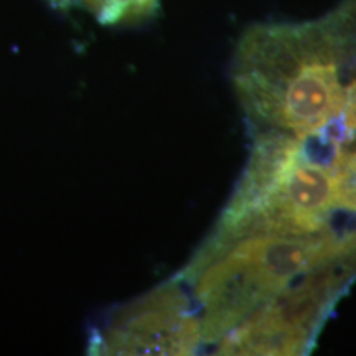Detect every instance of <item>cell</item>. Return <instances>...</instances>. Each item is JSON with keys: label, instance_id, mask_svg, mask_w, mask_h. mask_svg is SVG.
Returning a JSON list of instances; mask_svg holds the SVG:
<instances>
[{"label": "cell", "instance_id": "cell-1", "mask_svg": "<svg viewBox=\"0 0 356 356\" xmlns=\"http://www.w3.org/2000/svg\"><path fill=\"white\" fill-rule=\"evenodd\" d=\"M346 25L337 8L302 24H262L243 35L233 84L257 131L274 129L304 140L341 113Z\"/></svg>", "mask_w": 356, "mask_h": 356}, {"label": "cell", "instance_id": "cell-2", "mask_svg": "<svg viewBox=\"0 0 356 356\" xmlns=\"http://www.w3.org/2000/svg\"><path fill=\"white\" fill-rule=\"evenodd\" d=\"M356 231L312 236L252 234L231 243L186 282L202 312V341L218 343L293 280L337 256L355 254Z\"/></svg>", "mask_w": 356, "mask_h": 356}, {"label": "cell", "instance_id": "cell-3", "mask_svg": "<svg viewBox=\"0 0 356 356\" xmlns=\"http://www.w3.org/2000/svg\"><path fill=\"white\" fill-rule=\"evenodd\" d=\"M356 270V254L328 259L297 279L218 341V355H304L340 287Z\"/></svg>", "mask_w": 356, "mask_h": 356}, {"label": "cell", "instance_id": "cell-4", "mask_svg": "<svg viewBox=\"0 0 356 356\" xmlns=\"http://www.w3.org/2000/svg\"><path fill=\"white\" fill-rule=\"evenodd\" d=\"M200 315L177 282H167L115 312L89 341L96 355H193L202 345Z\"/></svg>", "mask_w": 356, "mask_h": 356}, {"label": "cell", "instance_id": "cell-5", "mask_svg": "<svg viewBox=\"0 0 356 356\" xmlns=\"http://www.w3.org/2000/svg\"><path fill=\"white\" fill-rule=\"evenodd\" d=\"M335 175L330 168L300 160L291 175L234 231L231 243L252 234L312 236L328 231L335 208Z\"/></svg>", "mask_w": 356, "mask_h": 356}, {"label": "cell", "instance_id": "cell-6", "mask_svg": "<svg viewBox=\"0 0 356 356\" xmlns=\"http://www.w3.org/2000/svg\"><path fill=\"white\" fill-rule=\"evenodd\" d=\"M50 2L53 3L55 7H70V0H50Z\"/></svg>", "mask_w": 356, "mask_h": 356}]
</instances>
